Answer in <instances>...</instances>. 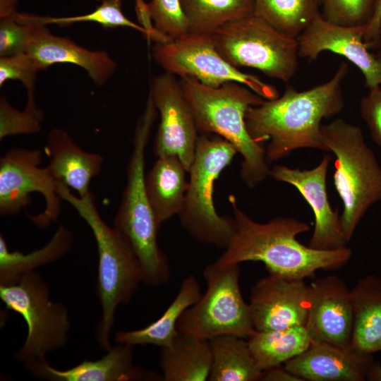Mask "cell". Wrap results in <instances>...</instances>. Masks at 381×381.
I'll return each mask as SVG.
<instances>
[{
  "mask_svg": "<svg viewBox=\"0 0 381 381\" xmlns=\"http://www.w3.org/2000/svg\"><path fill=\"white\" fill-rule=\"evenodd\" d=\"M326 152L335 157L334 185L343 204L341 228L349 242L368 210L381 200V167L361 128L341 119L322 125Z\"/></svg>",
  "mask_w": 381,
  "mask_h": 381,
  "instance_id": "obj_6",
  "label": "cell"
},
{
  "mask_svg": "<svg viewBox=\"0 0 381 381\" xmlns=\"http://www.w3.org/2000/svg\"><path fill=\"white\" fill-rule=\"evenodd\" d=\"M43 114L41 110L27 107L19 111L13 107L5 97L0 99V140L6 136L32 134L41 130Z\"/></svg>",
  "mask_w": 381,
  "mask_h": 381,
  "instance_id": "obj_34",
  "label": "cell"
},
{
  "mask_svg": "<svg viewBox=\"0 0 381 381\" xmlns=\"http://www.w3.org/2000/svg\"><path fill=\"white\" fill-rule=\"evenodd\" d=\"M350 294L352 345L370 353L381 351V278L366 275L350 289Z\"/></svg>",
  "mask_w": 381,
  "mask_h": 381,
  "instance_id": "obj_23",
  "label": "cell"
},
{
  "mask_svg": "<svg viewBox=\"0 0 381 381\" xmlns=\"http://www.w3.org/2000/svg\"><path fill=\"white\" fill-rule=\"evenodd\" d=\"M253 13L281 32L297 37L321 16L317 0H252Z\"/></svg>",
  "mask_w": 381,
  "mask_h": 381,
  "instance_id": "obj_30",
  "label": "cell"
},
{
  "mask_svg": "<svg viewBox=\"0 0 381 381\" xmlns=\"http://www.w3.org/2000/svg\"><path fill=\"white\" fill-rule=\"evenodd\" d=\"M122 4V0H104L91 13L66 17L41 16L17 12L16 19L22 24L45 26L49 24L67 26L77 23L93 22L104 28L126 27L141 32L148 40H150L149 32L143 27L131 21L124 15Z\"/></svg>",
  "mask_w": 381,
  "mask_h": 381,
  "instance_id": "obj_31",
  "label": "cell"
},
{
  "mask_svg": "<svg viewBox=\"0 0 381 381\" xmlns=\"http://www.w3.org/2000/svg\"><path fill=\"white\" fill-rule=\"evenodd\" d=\"M28 25L30 35L25 53L41 71L57 63L72 64L84 68L97 86L104 85L114 73L116 64L107 52L91 51L67 37L52 35L45 25Z\"/></svg>",
  "mask_w": 381,
  "mask_h": 381,
  "instance_id": "obj_19",
  "label": "cell"
},
{
  "mask_svg": "<svg viewBox=\"0 0 381 381\" xmlns=\"http://www.w3.org/2000/svg\"><path fill=\"white\" fill-rule=\"evenodd\" d=\"M16 3V0H0V17L15 14Z\"/></svg>",
  "mask_w": 381,
  "mask_h": 381,
  "instance_id": "obj_41",
  "label": "cell"
},
{
  "mask_svg": "<svg viewBox=\"0 0 381 381\" xmlns=\"http://www.w3.org/2000/svg\"><path fill=\"white\" fill-rule=\"evenodd\" d=\"M188 172L176 156L157 157L145 176L147 195L159 227L179 214L188 187Z\"/></svg>",
  "mask_w": 381,
  "mask_h": 381,
  "instance_id": "obj_22",
  "label": "cell"
},
{
  "mask_svg": "<svg viewBox=\"0 0 381 381\" xmlns=\"http://www.w3.org/2000/svg\"><path fill=\"white\" fill-rule=\"evenodd\" d=\"M40 150L13 149L0 158V214L13 216L31 202L30 194L39 193L45 207L37 215L30 216L34 224L46 227L55 222L61 210L57 181L47 166L41 167Z\"/></svg>",
  "mask_w": 381,
  "mask_h": 381,
  "instance_id": "obj_12",
  "label": "cell"
},
{
  "mask_svg": "<svg viewBox=\"0 0 381 381\" xmlns=\"http://www.w3.org/2000/svg\"><path fill=\"white\" fill-rule=\"evenodd\" d=\"M179 82L199 133L222 137L243 157L240 174L245 185L253 188L270 176L265 149L251 138L245 121L248 109L265 99L236 82L219 87H207L192 77H181Z\"/></svg>",
  "mask_w": 381,
  "mask_h": 381,
  "instance_id": "obj_3",
  "label": "cell"
},
{
  "mask_svg": "<svg viewBox=\"0 0 381 381\" xmlns=\"http://www.w3.org/2000/svg\"><path fill=\"white\" fill-rule=\"evenodd\" d=\"M367 25H339L316 18L297 37L299 57L316 60L324 51L343 56L356 66L368 89L381 85V53L373 54L364 42Z\"/></svg>",
  "mask_w": 381,
  "mask_h": 381,
  "instance_id": "obj_16",
  "label": "cell"
},
{
  "mask_svg": "<svg viewBox=\"0 0 381 381\" xmlns=\"http://www.w3.org/2000/svg\"><path fill=\"white\" fill-rule=\"evenodd\" d=\"M349 73L342 63L327 81L305 91L286 86L281 97L264 99L246 111L245 121L251 138L262 145L270 164L292 151L312 148L325 151L321 133L322 119L339 114L344 107L341 83Z\"/></svg>",
  "mask_w": 381,
  "mask_h": 381,
  "instance_id": "obj_1",
  "label": "cell"
},
{
  "mask_svg": "<svg viewBox=\"0 0 381 381\" xmlns=\"http://www.w3.org/2000/svg\"><path fill=\"white\" fill-rule=\"evenodd\" d=\"M360 114L373 140L381 147V85L369 89L360 102Z\"/></svg>",
  "mask_w": 381,
  "mask_h": 381,
  "instance_id": "obj_37",
  "label": "cell"
},
{
  "mask_svg": "<svg viewBox=\"0 0 381 381\" xmlns=\"http://www.w3.org/2000/svg\"><path fill=\"white\" fill-rule=\"evenodd\" d=\"M201 295L197 278L188 275L182 281L174 301L157 320L142 329L116 332L115 341L132 346H169L179 334L177 325L181 316Z\"/></svg>",
  "mask_w": 381,
  "mask_h": 381,
  "instance_id": "obj_24",
  "label": "cell"
},
{
  "mask_svg": "<svg viewBox=\"0 0 381 381\" xmlns=\"http://www.w3.org/2000/svg\"><path fill=\"white\" fill-rule=\"evenodd\" d=\"M247 340L256 363L262 371L281 366L303 352L311 344L305 326L255 331Z\"/></svg>",
  "mask_w": 381,
  "mask_h": 381,
  "instance_id": "obj_28",
  "label": "cell"
},
{
  "mask_svg": "<svg viewBox=\"0 0 381 381\" xmlns=\"http://www.w3.org/2000/svg\"><path fill=\"white\" fill-rule=\"evenodd\" d=\"M0 298L7 309L20 314L28 327L25 341L15 358L26 363L66 345L71 329L68 310L50 298L47 282L36 272L10 284H0Z\"/></svg>",
  "mask_w": 381,
  "mask_h": 381,
  "instance_id": "obj_10",
  "label": "cell"
},
{
  "mask_svg": "<svg viewBox=\"0 0 381 381\" xmlns=\"http://www.w3.org/2000/svg\"><path fill=\"white\" fill-rule=\"evenodd\" d=\"M133 346L119 344L96 361H83L67 370L51 366L46 357L25 363L35 376L52 381H129L152 380L154 375L133 363Z\"/></svg>",
  "mask_w": 381,
  "mask_h": 381,
  "instance_id": "obj_20",
  "label": "cell"
},
{
  "mask_svg": "<svg viewBox=\"0 0 381 381\" xmlns=\"http://www.w3.org/2000/svg\"><path fill=\"white\" fill-rule=\"evenodd\" d=\"M16 13L0 17L1 57L25 52L30 35V27L18 22L16 19Z\"/></svg>",
  "mask_w": 381,
  "mask_h": 381,
  "instance_id": "obj_36",
  "label": "cell"
},
{
  "mask_svg": "<svg viewBox=\"0 0 381 381\" xmlns=\"http://www.w3.org/2000/svg\"><path fill=\"white\" fill-rule=\"evenodd\" d=\"M206 291L181 316L178 331L209 340L223 334L248 339L255 332L239 286L240 266L214 262L203 271Z\"/></svg>",
  "mask_w": 381,
  "mask_h": 381,
  "instance_id": "obj_9",
  "label": "cell"
},
{
  "mask_svg": "<svg viewBox=\"0 0 381 381\" xmlns=\"http://www.w3.org/2000/svg\"><path fill=\"white\" fill-rule=\"evenodd\" d=\"M377 0H322V18L343 26L367 25Z\"/></svg>",
  "mask_w": 381,
  "mask_h": 381,
  "instance_id": "obj_32",
  "label": "cell"
},
{
  "mask_svg": "<svg viewBox=\"0 0 381 381\" xmlns=\"http://www.w3.org/2000/svg\"><path fill=\"white\" fill-rule=\"evenodd\" d=\"M330 160L329 155H325L311 169L276 164L270 171L275 181L295 187L311 207L315 226L308 246L322 250L345 248L349 243L342 231L341 215L332 210L328 199L326 179Z\"/></svg>",
  "mask_w": 381,
  "mask_h": 381,
  "instance_id": "obj_15",
  "label": "cell"
},
{
  "mask_svg": "<svg viewBox=\"0 0 381 381\" xmlns=\"http://www.w3.org/2000/svg\"><path fill=\"white\" fill-rule=\"evenodd\" d=\"M148 11L155 28L172 40L189 33V23L181 0H150Z\"/></svg>",
  "mask_w": 381,
  "mask_h": 381,
  "instance_id": "obj_33",
  "label": "cell"
},
{
  "mask_svg": "<svg viewBox=\"0 0 381 381\" xmlns=\"http://www.w3.org/2000/svg\"><path fill=\"white\" fill-rule=\"evenodd\" d=\"M157 110L149 95L135 131L127 180L114 227L126 238L140 263L143 282L152 286L167 284L171 272L157 242L159 229L145 189V153Z\"/></svg>",
  "mask_w": 381,
  "mask_h": 381,
  "instance_id": "obj_4",
  "label": "cell"
},
{
  "mask_svg": "<svg viewBox=\"0 0 381 381\" xmlns=\"http://www.w3.org/2000/svg\"><path fill=\"white\" fill-rule=\"evenodd\" d=\"M57 190L61 199L69 203L90 226L96 241L99 258L97 294L102 308L96 339L99 346L108 351L111 347L110 335L116 310L131 299L143 282L141 267L126 238L103 220L91 193L80 198L59 181Z\"/></svg>",
  "mask_w": 381,
  "mask_h": 381,
  "instance_id": "obj_5",
  "label": "cell"
},
{
  "mask_svg": "<svg viewBox=\"0 0 381 381\" xmlns=\"http://www.w3.org/2000/svg\"><path fill=\"white\" fill-rule=\"evenodd\" d=\"M41 71L34 59L27 53L0 58V86L8 80H18L28 92L27 105L35 107L34 87L37 73ZM37 106V105H36Z\"/></svg>",
  "mask_w": 381,
  "mask_h": 381,
  "instance_id": "obj_35",
  "label": "cell"
},
{
  "mask_svg": "<svg viewBox=\"0 0 381 381\" xmlns=\"http://www.w3.org/2000/svg\"><path fill=\"white\" fill-rule=\"evenodd\" d=\"M45 151L49 157L47 167L56 181L77 192L80 198L91 192V180L99 174L103 157L81 149L62 128H54L48 134Z\"/></svg>",
  "mask_w": 381,
  "mask_h": 381,
  "instance_id": "obj_21",
  "label": "cell"
},
{
  "mask_svg": "<svg viewBox=\"0 0 381 381\" xmlns=\"http://www.w3.org/2000/svg\"><path fill=\"white\" fill-rule=\"evenodd\" d=\"M373 353L355 348L311 341L284 367L304 381H364L374 363Z\"/></svg>",
  "mask_w": 381,
  "mask_h": 381,
  "instance_id": "obj_18",
  "label": "cell"
},
{
  "mask_svg": "<svg viewBox=\"0 0 381 381\" xmlns=\"http://www.w3.org/2000/svg\"><path fill=\"white\" fill-rule=\"evenodd\" d=\"M155 61L166 72L192 77L210 87L229 82L242 84L265 99L279 97L277 89L255 75L241 71L226 61L217 50L210 35L189 32L152 47Z\"/></svg>",
  "mask_w": 381,
  "mask_h": 381,
  "instance_id": "obj_11",
  "label": "cell"
},
{
  "mask_svg": "<svg viewBox=\"0 0 381 381\" xmlns=\"http://www.w3.org/2000/svg\"><path fill=\"white\" fill-rule=\"evenodd\" d=\"M135 10L140 25L149 32L150 40L155 41V43H167L172 40L155 28L148 11L147 4L144 0H135Z\"/></svg>",
  "mask_w": 381,
  "mask_h": 381,
  "instance_id": "obj_38",
  "label": "cell"
},
{
  "mask_svg": "<svg viewBox=\"0 0 381 381\" xmlns=\"http://www.w3.org/2000/svg\"><path fill=\"white\" fill-rule=\"evenodd\" d=\"M150 95L160 117L155 153L157 157H177L188 172L200 134L193 111L176 75L166 72L154 77Z\"/></svg>",
  "mask_w": 381,
  "mask_h": 381,
  "instance_id": "obj_13",
  "label": "cell"
},
{
  "mask_svg": "<svg viewBox=\"0 0 381 381\" xmlns=\"http://www.w3.org/2000/svg\"><path fill=\"white\" fill-rule=\"evenodd\" d=\"M73 241V233L61 225L45 246L25 254L11 251L1 234L0 284L16 283L36 268L61 258L70 250Z\"/></svg>",
  "mask_w": 381,
  "mask_h": 381,
  "instance_id": "obj_27",
  "label": "cell"
},
{
  "mask_svg": "<svg viewBox=\"0 0 381 381\" xmlns=\"http://www.w3.org/2000/svg\"><path fill=\"white\" fill-rule=\"evenodd\" d=\"M189 32L212 35L224 25L253 13L252 0H181Z\"/></svg>",
  "mask_w": 381,
  "mask_h": 381,
  "instance_id": "obj_29",
  "label": "cell"
},
{
  "mask_svg": "<svg viewBox=\"0 0 381 381\" xmlns=\"http://www.w3.org/2000/svg\"><path fill=\"white\" fill-rule=\"evenodd\" d=\"M260 380L304 381L302 378L287 370L284 367L280 366H277L263 370Z\"/></svg>",
  "mask_w": 381,
  "mask_h": 381,
  "instance_id": "obj_40",
  "label": "cell"
},
{
  "mask_svg": "<svg viewBox=\"0 0 381 381\" xmlns=\"http://www.w3.org/2000/svg\"><path fill=\"white\" fill-rule=\"evenodd\" d=\"M367 380L381 381V365L378 362L374 361L368 376Z\"/></svg>",
  "mask_w": 381,
  "mask_h": 381,
  "instance_id": "obj_42",
  "label": "cell"
},
{
  "mask_svg": "<svg viewBox=\"0 0 381 381\" xmlns=\"http://www.w3.org/2000/svg\"><path fill=\"white\" fill-rule=\"evenodd\" d=\"M234 219V234L228 246L214 261L220 266L262 262L270 273L306 279L318 270H337L349 261V248L317 250L300 243L296 236L309 231V225L291 217H275L260 223L239 207L236 198L229 197Z\"/></svg>",
  "mask_w": 381,
  "mask_h": 381,
  "instance_id": "obj_2",
  "label": "cell"
},
{
  "mask_svg": "<svg viewBox=\"0 0 381 381\" xmlns=\"http://www.w3.org/2000/svg\"><path fill=\"white\" fill-rule=\"evenodd\" d=\"M211 37L220 55L236 68H255L284 83L298 70L297 39L253 13L224 25Z\"/></svg>",
  "mask_w": 381,
  "mask_h": 381,
  "instance_id": "obj_8",
  "label": "cell"
},
{
  "mask_svg": "<svg viewBox=\"0 0 381 381\" xmlns=\"http://www.w3.org/2000/svg\"><path fill=\"white\" fill-rule=\"evenodd\" d=\"M309 285L304 279L270 273L253 286L248 303L255 331L306 326Z\"/></svg>",
  "mask_w": 381,
  "mask_h": 381,
  "instance_id": "obj_14",
  "label": "cell"
},
{
  "mask_svg": "<svg viewBox=\"0 0 381 381\" xmlns=\"http://www.w3.org/2000/svg\"><path fill=\"white\" fill-rule=\"evenodd\" d=\"M317 1L318 2V4H319L320 5H321V4H322V0H317Z\"/></svg>",
  "mask_w": 381,
  "mask_h": 381,
  "instance_id": "obj_43",
  "label": "cell"
},
{
  "mask_svg": "<svg viewBox=\"0 0 381 381\" xmlns=\"http://www.w3.org/2000/svg\"><path fill=\"white\" fill-rule=\"evenodd\" d=\"M212 363L210 381L260 380L262 370L258 367L247 339L223 334L209 339Z\"/></svg>",
  "mask_w": 381,
  "mask_h": 381,
  "instance_id": "obj_26",
  "label": "cell"
},
{
  "mask_svg": "<svg viewBox=\"0 0 381 381\" xmlns=\"http://www.w3.org/2000/svg\"><path fill=\"white\" fill-rule=\"evenodd\" d=\"M364 42L370 49H377L381 45V0L376 1L373 16L367 24Z\"/></svg>",
  "mask_w": 381,
  "mask_h": 381,
  "instance_id": "obj_39",
  "label": "cell"
},
{
  "mask_svg": "<svg viewBox=\"0 0 381 381\" xmlns=\"http://www.w3.org/2000/svg\"><path fill=\"white\" fill-rule=\"evenodd\" d=\"M305 327L311 341L339 346L352 344L350 289L338 276L318 278L309 285L308 313Z\"/></svg>",
  "mask_w": 381,
  "mask_h": 381,
  "instance_id": "obj_17",
  "label": "cell"
},
{
  "mask_svg": "<svg viewBox=\"0 0 381 381\" xmlns=\"http://www.w3.org/2000/svg\"><path fill=\"white\" fill-rule=\"evenodd\" d=\"M211 363L209 340L179 332L171 345L162 348V380H208Z\"/></svg>",
  "mask_w": 381,
  "mask_h": 381,
  "instance_id": "obj_25",
  "label": "cell"
},
{
  "mask_svg": "<svg viewBox=\"0 0 381 381\" xmlns=\"http://www.w3.org/2000/svg\"><path fill=\"white\" fill-rule=\"evenodd\" d=\"M236 153L233 145L219 135H199L195 157L188 171V187L178 214L182 226L193 238L224 250L234 234V219L232 216H222L216 211L214 186Z\"/></svg>",
  "mask_w": 381,
  "mask_h": 381,
  "instance_id": "obj_7",
  "label": "cell"
}]
</instances>
